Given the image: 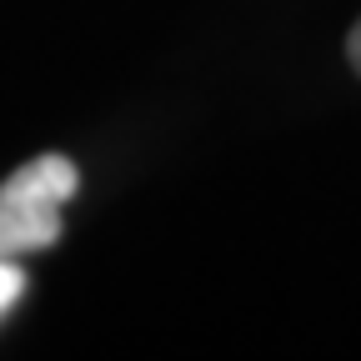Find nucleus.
Listing matches in <instances>:
<instances>
[{"label": "nucleus", "instance_id": "nucleus-1", "mask_svg": "<svg viewBox=\"0 0 361 361\" xmlns=\"http://www.w3.org/2000/svg\"><path fill=\"white\" fill-rule=\"evenodd\" d=\"M80 191V171L71 156L45 151L0 180V261H20L61 241V211Z\"/></svg>", "mask_w": 361, "mask_h": 361}, {"label": "nucleus", "instance_id": "nucleus-2", "mask_svg": "<svg viewBox=\"0 0 361 361\" xmlns=\"http://www.w3.org/2000/svg\"><path fill=\"white\" fill-rule=\"evenodd\" d=\"M20 296H25V271L16 261H0V316H6Z\"/></svg>", "mask_w": 361, "mask_h": 361}, {"label": "nucleus", "instance_id": "nucleus-3", "mask_svg": "<svg viewBox=\"0 0 361 361\" xmlns=\"http://www.w3.org/2000/svg\"><path fill=\"white\" fill-rule=\"evenodd\" d=\"M346 61L356 66V75H361V20H356V30L346 35Z\"/></svg>", "mask_w": 361, "mask_h": 361}]
</instances>
